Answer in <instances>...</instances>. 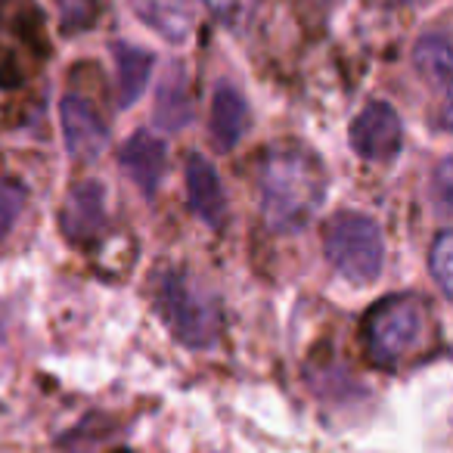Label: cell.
Listing matches in <instances>:
<instances>
[{
    "mask_svg": "<svg viewBox=\"0 0 453 453\" xmlns=\"http://www.w3.org/2000/svg\"><path fill=\"white\" fill-rule=\"evenodd\" d=\"M211 16H218L226 28H242L255 16L261 0H202Z\"/></svg>",
    "mask_w": 453,
    "mask_h": 453,
    "instance_id": "obj_17",
    "label": "cell"
},
{
    "mask_svg": "<svg viewBox=\"0 0 453 453\" xmlns=\"http://www.w3.org/2000/svg\"><path fill=\"white\" fill-rule=\"evenodd\" d=\"M428 271H432L441 296L450 298V292H453V234L450 230H441V234L434 236L432 249H428Z\"/></svg>",
    "mask_w": 453,
    "mask_h": 453,
    "instance_id": "obj_15",
    "label": "cell"
},
{
    "mask_svg": "<svg viewBox=\"0 0 453 453\" xmlns=\"http://www.w3.org/2000/svg\"><path fill=\"white\" fill-rule=\"evenodd\" d=\"M115 65H119V106H131L140 100L152 75V59L150 50L134 44H115Z\"/></svg>",
    "mask_w": 453,
    "mask_h": 453,
    "instance_id": "obj_13",
    "label": "cell"
},
{
    "mask_svg": "<svg viewBox=\"0 0 453 453\" xmlns=\"http://www.w3.org/2000/svg\"><path fill=\"white\" fill-rule=\"evenodd\" d=\"M156 311L174 339L187 348H208L220 335V304L211 292L183 271H165L152 286Z\"/></svg>",
    "mask_w": 453,
    "mask_h": 453,
    "instance_id": "obj_3",
    "label": "cell"
},
{
    "mask_svg": "<svg viewBox=\"0 0 453 453\" xmlns=\"http://www.w3.org/2000/svg\"><path fill=\"white\" fill-rule=\"evenodd\" d=\"M413 65L428 88L447 94L450 90V38L447 32H428L416 41Z\"/></svg>",
    "mask_w": 453,
    "mask_h": 453,
    "instance_id": "obj_12",
    "label": "cell"
},
{
    "mask_svg": "<svg viewBox=\"0 0 453 453\" xmlns=\"http://www.w3.org/2000/svg\"><path fill=\"white\" fill-rule=\"evenodd\" d=\"M63 234L72 242H90L106 226V189L96 180H81L72 187L69 199L59 214Z\"/></svg>",
    "mask_w": 453,
    "mask_h": 453,
    "instance_id": "obj_7",
    "label": "cell"
},
{
    "mask_svg": "<svg viewBox=\"0 0 453 453\" xmlns=\"http://www.w3.org/2000/svg\"><path fill=\"white\" fill-rule=\"evenodd\" d=\"M165 140L156 137L152 131H137L119 152V162L125 168V174L131 177L134 183L140 187V193L146 199H152L162 183V174H165Z\"/></svg>",
    "mask_w": 453,
    "mask_h": 453,
    "instance_id": "obj_8",
    "label": "cell"
},
{
    "mask_svg": "<svg viewBox=\"0 0 453 453\" xmlns=\"http://www.w3.org/2000/svg\"><path fill=\"white\" fill-rule=\"evenodd\" d=\"M59 121H63V137L72 156L81 158V162H94V158L103 156V150L109 143V127L103 125L96 109L84 96H63Z\"/></svg>",
    "mask_w": 453,
    "mask_h": 453,
    "instance_id": "obj_6",
    "label": "cell"
},
{
    "mask_svg": "<svg viewBox=\"0 0 453 453\" xmlns=\"http://www.w3.org/2000/svg\"><path fill=\"white\" fill-rule=\"evenodd\" d=\"M131 4H134V13L150 28H156L162 38L183 41L193 32V22H196L193 0H131Z\"/></svg>",
    "mask_w": 453,
    "mask_h": 453,
    "instance_id": "obj_11",
    "label": "cell"
},
{
    "mask_svg": "<svg viewBox=\"0 0 453 453\" xmlns=\"http://www.w3.org/2000/svg\"><path fill=\"white\" fill-rule=\"evenodd\" d=\"M438 193H441V211H450V162L438 165Z\"/></svg>",
    "mask_w": 453,
    "mask_h": 453,
    "instance_id": "obj_19",
    "label": "cell"
},
{
    "mask_svg": "<svg viewBox=\"0 0 453 453\" xmlns=\"http://www.w3.org/2000/svg\"><path fill=\"white\" fill-rule=\"evenodd\" d=\"M323 249H326L329 265L354 286H370L382 273V230L376 220L360 211L333 214L323 226Z\"/></svg>",
    "mask_w": 453,
    "mask_h": 453,
    "instance_id": "obj_4",
    "label": "cell"
},
{
    "mask_svg": "<svg viewBox=\"0 0 453 453\" xmlns=\"http://www.w3.org/2000/svg\"><path fill=\"white\" fill-rule=\"evenodd\" d=\"M351 150L366 162H391L401 152L403 127L401 115L388 103H370L357 119L351 121Z\"/></svg>",
    "mask_w": 453,
    "mask_h": 453,
    "instance_id": "obj_5",
    "label": "cell"
},
{
    "mask_svg": "<svg viewBox=\"0 0 453 453\" xmlns=\"http://www.w3.org/2000/svg\"><path fill=\"white\" fill-rule=\"evenodd\" d=\"M326 168L298 143H277L258 162L261 214L273 234H298L326 196Z\"/></svg>",
    "mask_w": 453,
    "mask_h": 453,
    "instance_id": "obj_1",
    "label": "cell"
},
{
    "mask_svg": "<svg viewBox=\"0 0 453 453\" xmlns=\"http://www.w3.org/2000/svg\"><path fill=\"white\" fill-rule=\"evenodd\" d=\"M249 125V106L242 100V94L230 84H218L211 100V137L214 146L224 152H230L242 140Z\"/></svg>",
    "mask_w": 453,
    "mask_h": 453,
    "instance_id": "obj_10",
    "label": "cell"
},
{
    "mask_svg": "<svg viewBox=\"0 0 453 453\" xmlns=\"http://www.w3.org/2000/svg\"><path fill=\"white\" fill-rule=\"evenodd\" d=\"M59 4V22H63V32H81V28H90L96 13V0H57Z\"/></svg>",
    "mask_w": 453,
    "mask_h": 453,
    "instance_id": "obj_18",
    "label": "cell"
},
{
    "mask_svg": "<svg viewBox=\"0 0 453 453\" xmlns=\"http://www.w3.org/2000/svg\"><path fill=\"white\" fill-rule=\"evenodd\" d=\"M26 189L16 187V183H4L0 180V240L13 234L16 220L26 211Z\"/></svg>",
    "mask_w": 453,
    "mask_h": 453,
    "instance_id": "obj_16",
    "label": "cell"
},
{
    "mask_svg": "<svg viewBox=\"0 0 453 453\" xmlns=\"http://www.w3.org/2000/svg\"><path fill=\"white\" fill-rule=\"evenodd\" d=\"M193 119V106H189V94H187V81H183V72L171 69L168 78L158 84V96H156V121L165 131H177L187 121Z\"/></svg>",
    "mask_w": 453,
    "mask_h": 453,
    "instance_id": "obj_14",
    "label": "cell"
},
{
    "mask_svg": "<svg viewBox=\"0 0 453 453\" xmlns=\"http://www.w3.org/2000/svg\"><path fill=\"white\" fill-rule=\"evenodd\" d=\"M187 196L193 211L208 226H224L226 220V196L220 187V177L214 165L199 152H189L187 158Z\"/></svg>",
    "mask_w": 453,
    "mask_h": 453,
    "instance_id": "obj_9",
    "label": "cell"
},
{
    "mask_svg": "<svg viewBox=\"0 0 453 453\" xmlns=\"http://www.w3.org/2000/svg\"><path fill=\"white\" fill-rule=\"evenodd\" d=\"M366 357L382 370H397L413 360L432 339V314L419 296H388L366 311L360 323Z\"/></svg>",
    "mask_w": 453,
    "mask_h": 453,
    "instance_id": "obj_2",
    "label": "cell"
}]
</instances>
